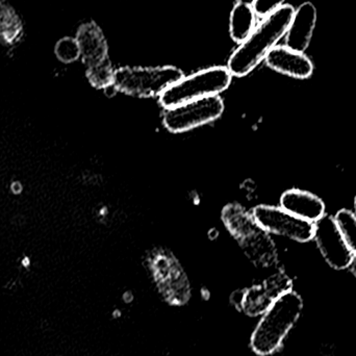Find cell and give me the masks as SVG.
<instances>
[{
    "label": "cell",
    "mask_w": 356,
    "mask_h": 356,
    "mask_svg": "<svg viewBox=\"0 0 356 356\" xmlns=\"http://www.w3.org/2000/svg\"><path fill=\"white\" fill-rule=\"evenodd\" d=\"M317 23V8L312 2H305L295 10L286 31V46L295 51L303 52L309 48Z\"/></svg>",
    "instance_id": "cell-12"
},
{
    "label": "cell",
    "mask_w": 356,
    "mask_h": 356,
    "mask_svg": "<svg viewBox=\"0 0 356 356\" xmlns=\"http://www.w3.org/2000/svg\"><path fill=\"white\" fill-rule=\"evenodd\" d=\"M314 224V238L326 263L336 270L350 267L355 253L343 238L334 217L324 215Z\"/></svg>",
    "instance_id": "cell-8"
},
{
    "label": "cell",
    "mask_w": 356,
    "mask_h": 356,
    "mask_svg": "<svg viewBox=\"0 0 356 356\" xmlns=\"http://www.w3.org/2000/svg\"><path fill=\"white\" fill-rule=\"evenodd\" d=\"M294 13L292 6L284 4L264 18L228 60L227 69L232 76H246L265 60L270 50L286 35Z\"/></svg>",
    "instance_id": "cell-1"
},
{
    "label": "cell",
    "mask_w": 356,
    "mask_h": 356,
    "mask_svg": "<svg viewBox=\"0 0 356 356\" xmlns=\"http://www.w3.org/2000/svg\"><path fill=\"white\" fill-rule=\"evenodd\" d=\"M232 79L227 67L204 69L182 77L160 96V102L165 108H170L192 100L219 95L228 89Z\"/></svg>",
    "instance_id": "cell-4"
},
{
    "label": "cell",
    "mask_w": 356,
    "mask_h": 356,
    "mask_svg": "<svg viewBox=\"0 0 356 356\" xmlns=\"http://www.w3.org/2000/svg\"><path fill=\"white\" fill-rule=\"evenodd\" d=\"M303 301L296 292L284 291L261 315L252 337L251 347L257 355H273L282 347L293 326L300 317Z\"/></svg>",
    "instance_id": "cell-2"
},
{
    "label": "cell",
    "mask_w": 356,
    "mask_h": 356,
    "mask_svg": "<svg viewBox=\"0 0 356 356\" xmlns=\"http://www.w3.org/2000/svg\"><path fill=\"white\" fill-rule=\"evenodd\" d=\"M238 2H240V3L249 4V6H253L255 0H238Z\"/></svg>",
    "instance_id": "cell-22"
},
{
    "label": "cell",
    "mask_w": 356,
    "mask_h": 356,
    "mask_svg": "<svg viewBox=\"0 0 356 356\" xmlns=\"http://www.w3.org/2000/svg\"><path fill=\"white\" fill-rule=\"evenodd\" d=\"M182 77V71L175 66L122 67L115 70L113 87L127 95L156 97Z\"/></svg>",
    "instance_id": "cell-3"
},
{
    "label": "cell",
    "mask_w": 356,
    "mask_h": 356,
    "mask_svg": "<svg viewBox=\"0 0 356 356\" xmlns=\"http://www.w3.org/2000/svg\"><path fill=\"white\" fill-rule=\"evenodd\" d=\"M54 54L58 60L70 64L81 58V49L75 38L65 37L58 40L54 47Z\"/></svg>",
    "instance_id": "cell-18"
},
{
    "label": "cell",
    "mask_w": 356,
    "mask_h": 356,
    "mask_svg": "<svg viewBox=\"0 0 356 356\" xmlns=\"http://www.w3.org/2000/svg\"><path fill=\"white\" fill-rule=\"evenodd\" d=\"M284 291H280L274 280H266L264 284L252 286L245 292L241 301V307L248 316L257 317L263 315L275 299Z\"/></svg>",
    "instance_id": "cell-14"
},
{
    "label": "cell",
    "mask_w": 356,
    "mask_h": 356,
    "mask_svg": "<svg viewBox=\"0 0 356 356\" xmlns=\"http://www.w3.org/2000/svg\"><path fill=\"white\" fill-rule=\"evenodd\" d=\"M351 271H353V275L355 276L356 278V255H355V259H353V264H351Z\"/></svg>",
    "instance_id": "cell-21"
},
{
    "label": "cell",
    "mask_w": 356,
    "mask_h": 356,
    "mask_svg": "<svg viewBox=\"0 0 356 356\" xmlns=\"http://www.w3.org/2000/svg\"><path fill=\"white\" fill-rule=\"evenodd\" d=\"M222 220L230 234L240 243L247 257L254 263H267L271 257V240L252 217L238 204H229L222 211Z\"/></svg>",
    "instance_id": "cell-5"
},
{
    "label": "cell",
    "mask_w": 356,
    "mask_h": 356,
    "mask_svg": "<svg viewBox=\"0 0 356 356\" xmlns=\"http://www.w3.org/2000/svg\"><path fill=\"white\" fill-rule=\"evenodd\" d=\"M252 217L265 232L286 236L297 242L305 243L314 238L315 224L301 219L282 207L259 205L252 211Z\"/></svg>",
    "instance_id": "cell-7"
},
{
    "label": "cell",
    "mask_w": 356,
    "mask_h": 356,
    "mask_svg": "<svg viewBox=\"0 0 356 356\" xmlns=\"http://www.w3.org/2000/svg\"><path fill=\"white\" fill-rule=\"evenodd\" d=\"M337 225L346 241L347 245L356 255V216L349 209H341L337 213Z\"/></svg>",
    "instance_id": "cell-17"
},
{
    "label": "cell",
    "mask_w": 356,
    "mask_h": 356,
    "mask_svg": "<svg viewBox=\"0 0 356 356\" xmlns=\"http://www.w3.org/2000/svg\"><path fill=\"white\" fill-rule=\"evenodd\" d=\"M24 35L22 19L8 0H0V43L16 45Z\"/></svg>",
    "instance_id": "cell-15"
},
{
    "label": "cell",
    "mask_w": 356,
    "mask_h": 356,
    "mask_svg": "<svg viewBox=\"0 0 356 356\" xmlns=\"http://www.w3.org/2000/svg\"><path fill=\"white\" fill-rule=\"evenodd\" d=\"M154 278L167 300L184 305L190 297V286L181 268L171 257L160 254L152 264Z\"/></svg>",
    "instance_id": "cell-9"
},
{
    "label": "cell",
    "mask_w": 356,
    "mask_h": 356,
    "mask_svg": "<svg viewBox=\"0 0 356 356\" xmlns=\"http://www.w3.org/2000/svg\"><path fill=\"white\" fill-rule=\"evenodd\" d=\"M355 216H356V196H355Z\"/></svg>",
    "instance_id": "cell-23"
},
{
    "label": "cell",
    "mask_w": 356,
    "mask_h": 356,
    "mask_svg": "<svg viewBox=\"0 0 356 356\" xmlns=\"http://www.w3.org/2000/svg\"><path fill=\"white\" fill-rule=\"evenodd\" d=\"M268 67L276 72L298 79H307L314 73V64L303 52L286 46H275L265 58Z\"/></svg>",
    "instance_id": "cell-11"
},
{
    "label": "cell",
    "mask_w": 356,
    "mask_h": 356,
    "mask_svg": "<svg viewBox=\"0 0 356 356\" xmlns=\"http://www.w3.org/2000/svg\"><path fill=\"white\" fill-rule=\"evenodd\" d=\"M18 188H22V186H21V184H19V182H14V184H12L13 192H14V193H20L18 191Z\"/></svg>",
    "instance_id": "cell-20"
},
{
    "label": "cell",
    "mask_w": 356,
    "mask_h": 356,
    "mask_svg": "<svg viewBox=\"0 0 356 356\" xmlns=\"http://www.w3.org/2000/svg\"><path fill=\"white\" fill-rule=\"evenodd\" d=\"M284 1L286 0H255L252 8L257 16L265 18L268 15L282 8Z\"/></svg>",
    "instance_id": "cell-19"
},
{
    "label": "cell",
    "mask_w": 356,
    "mask_h": 356,
    "mask_svg": "<svg viewBox=\"0 0 356 356\" xmlns=\"http://www.w3.org/2000/svg\"><path fill=\"white\" fill-rule=\"evenodd\" d=\"M223 112L222 98L219 95L209 96L167 108L164 124L171 133H184L217 120Z\"/></svg>",
    "instance_id": "cell-6"
},
{
    "label": "cell",
    "mask_w": 356,
    "mask_h": 356,
    "mask_svg": "<svg viewBox=\"0 0 356 356\" xmlns=\"http://www.w3.org/2000/svg\"><path fill=\"white\" fill-rule=\"evenodd\" d=\"M280 207L293 215L313 223L325 215V204L321 198L298 188L284 192L280 197Z\"/></svg>",
    "instance_id": "cell-13"
},
{
    "label": "cell",
    "mask_w": 356,
    "mask_h": 356,
    "mask_svg": "<svg viewBox=\"0 0 356 356\" xmlns=\"http://www.w3.org/2000/svg\"><path fill=\"white\" fill-rule=\"evenodd\" d=\"M255 17L252 6L238 2L234 6L230 13L229 33L236 43L242 44L254 31Z\"/></svg>",
    "instance_id": "cell-16"
},
{
    "label": "cell",
    "mask_w": 356,
    "mask_h": 356,
    "mask_svg": "<svg viewBox=\"0 0 356 356\" xmlns=\"http://www.w3.org/2000/svg\"><path fill=\"white\" fill-rule=\"evenodd\" d=\"M81 58L87 69L112 64L108 56V46L104 31L95 22L83 23L76 33Z\"/></svg>",
    "instance_id": "cell-10"
}]
</instances>
